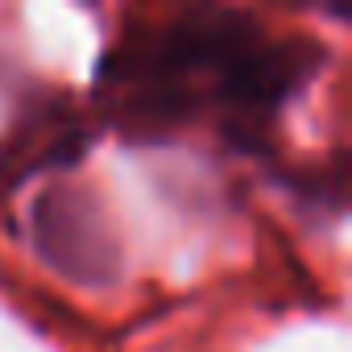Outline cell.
I'll list each match as a JSON object with an SVG mask.
<instances>
[{"instance_id":"6da1fadb","label":"cell","mask_w":352,"mask_h":352,"mask_svg":"<svg viewBox=\"0 0 352 352\" xmlns=\"http://www.w3.org/2000/svg\"><path fill=\"white\" fill-rule=\"evenodd\" d=\"M34 249L58 278L75 286H112L120 278V236L96 199V191L75 183H54L34 199L30 212Z\"/></svg>"},{"instance_id":"7a4b0ae2","label":"cell","mask_w":352,"mask_h":352,"mask_svg":"<svg viewBox=\"0 0 352 352\" xmlns=\"http://www.w3.org/2000/svg\"><path fill=\"white\" fill-rule=\"evenodd\" d=\"M323 58H327L323 46L311 42V38H286V42L257 38L232 63V71L220 79L216 96L232 112H241L249 124H261L278 108H286L315 79V71H319Z\"/></svg>"}]
</instances>
